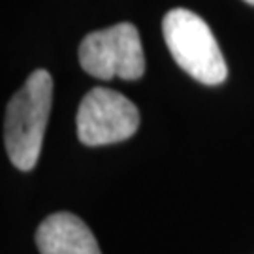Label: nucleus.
<instances>
[{"mask_svg": "<svg viewBox=\"0 0 254 254\" xmlns=\"http://www.w3.org/2000/svg\"><path fill=\"white\" fill-rule=\"evenodd\" d=\"M51 104L53 79L46 70H34L6 108L4 145L21 172H30L40 158Z\"/></svg>", "mask_w": 254, "mask_h": 254, "instance_id": "1", "label": "nucleus"}, {"mask_svg": "<svg viewBox=\"0 0 254 254\" xmlns=\"http://www.w3.org/2000/svg\"><path fill=\"white\" fill-rule=\"evenodd\" d=\"M162 34L173 61L196 81L218 85L226 79V61L200 15L185 8L172 9L162 19Z\"/></svg>", "mask_w": 254, "mask_h": 254, "instance_id": "2", "label": "nucleus"}, {"mask_svg": "<svg viewBox=\"0 0 254 254\" xmlns=\"http://www.w3.org/2000/svg\"><path fill=\"white\" fill-rule=\"evenodd\" d=\"M79 64L98 79H139L145 73V55L137 28L119 23L87 34L79 46Z\"/></svg>", "mask_w": 254, "mask_h": 254, "instance_id": "3", "label": "nucleus"}, {"mask_svg": "<svg viewBox=\"0 0 254 254\" xmlns=\"http://www.w3.org/2000/svg\"><path fill=\"white\" fill-rule=\"evenodd\" d=\"M75 123L83 145H109L136 134L139 111L125 94L96 87L83 96Z\"/></svg>", "mask_w": 254, "mask_h": 254, "instance_id": "4", "label": "nucleus"}, {"mask_svg": "<svg viewBox=\"0 0 254 254\" xmlns=\"http://www.w3.org/2000/svg\"><path fill=\"white\" fill-rule=\"evenodd\" d=\"M36 245L42 254H102L91 228L72 213H55L38 226Z\"/></svg>", "mask_w": 254, "mask_h": 254, "instance_id": "5", "label": "nucleus"}, {"mask_svg": "<svg viewBox=\"0 0 254 254\" xmlns=\"http://www.w3.org/2000/svg\"><path fill=\"white\" fill-rule=\"evenodd\" d=\"M245 2H247V4H253V6H254V0H245Z\"/></svg>", "mask_w": 254, "mask_h": 254, "instance_id": "6", "label": "nucleus"}]
</instances>
